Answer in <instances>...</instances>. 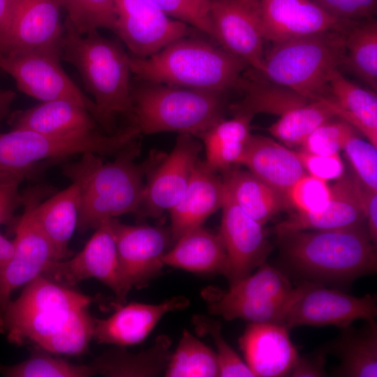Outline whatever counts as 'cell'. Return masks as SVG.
Returning <instances> with one entry per match:
<instances>
[{"instance_id": "6da1fadb", "label": "cell", "mask_w": 377, "mask_h": 377, "mask_svg": "<svg viewBox=\"0 0 377 377\" xmlns=\"http://www.w3.org/2000/svg\"><path fill=\"white\" fill-rule=\"evenodd\" d=\"M139 143L134 141L119 151L115 159L104 163L99 155L82 154L64 167V174L80 189L77 230L84 232L103 221L128 213H140L147 177L165 155L154 153L142 163L135 158Z\"/></svg>"}, {"instance_id": "7a4b0ae2", "label": "cell", "mask_w": 377, "mask_h": 377, "mask_svg": "<svg viewBox=\"0 0 377 377\" xmlns=\"http://www.w3.org/2000/svg\"><path fill=\"white\" fill-rule=\"evenodd\" d=\"M61 58L75 66L87 90L94 97L99 124L113 134L115 117L121 114L133 121L129 54L117 42L98 30L79 33L66 19L60 38Z\"/></svg>"}, {"instance_id": "3957f363", "label": "cell", "mask_w": 377, "mask_h": 377, "mask_svg": "<svg viewBox=\"0 0 377 377\" xmlns=\"http://www.w3.org/2000/svg\"><path fill=\"white\" fill-rule=\"evenodd\" d=\"M278 237L286 265L311 282L346 283L376 271V246L365 226L296 231Z\"/></svg>"}, {"instance_id": "277c9868", "label": "cell", "mask_w": 377, "mask_h": 377, "mask_svg": "<svg viewBox=\"0 0 377 377\" xmlns=\"http://www.w3.org/2000/svg\"><path fill=\"white\" fill-rule=\"evenodd\" d=\"M129 64L145 82L221 93L239 88L248 66L223 48L187 36L145 58L129 54Z\"/></svg>"}, {"instance_id": "5b68a950", "label": "cell", "mask_w": 377, "mask_h": 377, "mask_svg": "<svg viewBox=\"0 0 377 377\" xmlns=\"http://www.w3.org/2000/svg\"><path fill=\"white\" fill-rule=\"evenodd\" d=\"M346 36L331 30L273 43L260 74L309 99L325 98L332 73L342 66Z\"/></svg>"}, {"instance_id": "8992f818", "label": "cell", "mask_w": 377, "mask_h": 377, "mask_svg": "<svg viewBox=\"0 0 377 377\" xmlns=\"http://www.w3.org/2000/svg\"><path fill=\"white\" fill-rule=\"evenodd\" d=\"M134 124L140 133L199 135L221 121L222 93L145 82L131 87Z\"/></svg>"}, {"instance_id": "52a82bcc", "label": "cell", "mask_w": 377, "mask_h": 377, "mask_svg": "<svg viewBox=\"0 0 377 377\" xmlns=\"http://www.w3.org/2000/svg\"><path fill=\"white\" fill-rule=\"evenodd\" d=\"M41 274L25 285L20 295L7 305L1 333L9 342H31L40 347L58 332L77 310L97 302Z\"/></svg>"}, {"instance_id": "ba28073f", "label": "cell", "mask_w": 377, "mask_h": 377, "mask_svg": "<svg viewBox=\"0 0 377 377\" xmlns=\"http://www.w3.org/2000/svg\"><path fill=\"white\" fill-rule=\"evenodd\" d=\"M140 134L133 124L113 134L98 131L66 135L40 133L25 129L0 133V168L11 171L35 170L40 161L93 153L117 155Z\"/></svg>"}, {"instance_id": "9c48e42d", "label": "cell", "mask_w": 377, "mask_h": 377, "mask_svg": "<svg viewBox=\"0 0 377 377\" xmlns=\"http://www.w3.org/2000/svg\"><path fill=\"white\" fill-rule=\"evenodd\" d=\"M60 40L24 53L0 55V69L11 75L23 93L42 102L62 100L87 110L99 124V113L61 65Z\"/></svg>"}, {"instance_id": "30bf717a", "label": "cell", "mask_w": 377, "mask_h": 377, "mask_svg": "<svg viewBox=\"0 0 377 377\" xmlns=\"http://www.w3.org/2000/svg\"><path fill=\"white\" fill-rule=\"evenodd\" d=\"M47 188H29L23 195L24 210L15 227L12 257L0 266V332L4 311L11 294L44 273L56 261L51 244L34 216V207L43 199Z\"/></svg>"}, {"instance_id": "8fae6325", "label": "cell", "mask_w": 377, "mask_h": 377, "mask_svg": "<svg viewBox=\"0 0 377 377\" xmlns=\"http://www.w3.org/2000/svg\"><path fill=\"white\" fill-rule=\"evenodd\" d=\"M110 219L103 221L95 228L94 233L80 252L66 261H52L43 275L64 286L94 278L112 290L118 303L124 304L128 293L120 275Z\"/></svg>"}, {"instance_id": "7c38bea8", "label": "cell", "mask_w": 377, "mask_h": 377, "mask_svg": "<svg viewBox=\"0 0 377 377\" xmlns=\"http://www.w3.org/2000/svg\"><path fill=\"white\" fill-rule=\"evenodd\" d=\"M120 275L126 290L142 289L158 277L162 258L171 239L170 230L147 225L132 226L110 219Z\"/></svg>"}, {"instance_id": "4fadbf2b", "label": "cell", "mask_w": 377, "mask_h": 377, "mask_svg": "<svg viewBox=\"0 0 377 377\" xmlns=\"http://www.w3.org/2000/svg\"><path fill=\"white\" fill-rule=\"evenodd\" d=\"M376 313L374 295L357 297L309 281L304 293L286 313L283 325L289 330L304 325H333L341 329L357 320L375 318Z\"/></svg>"}, {"instance_id": "5bb4252c", "label": "cell", "mask_w": 377, "mask_h": 377, "mask_svg": "<svg viewBox=\"0 0 377 377\" xmlns=\"http://www.w3.org/2000/svg\"><path fill=\"white\" fill-rule=\"evenodd\" d=\"M213 38L228 53L260 73L264 41L258 0H209Z\"/></svg>"}, {"instance_id": "9a60e30c", "label": "cell", "mask_w": 377, "mask_h": 377, "mask_svg": "<svg viewBox=\"0 0 377 377\" xmlns=\"http://www.w3.org/2000/svg\"><path fill=\"white\" fill-rule=\"evenodd\" d=\"M114 1V32L135 57H147L189 34L188 24L168 17L149 0Z\"/></svg>"}, {"instance_id": "2e32d148", "label": "cell", "mask_w": 377, "mask_h": 377, "mask_svg": "<svg viewBox=\"0 0 377 377\" xmlns=\"http://www.w3.org/2000/svg\"><path fill=\"white\" fill-rule=\"evenodd\" d=\"M202 148L193 135H179L170 154L147 176L140 214L158 217L179 202L190 182Z\"/></svg>"}, {"instance_id": "e0dca14e", "label": "cell", "mask_w": 377, "mask_h": 377, "mask_svg": "<svg viewBox=\"0 0 377 377\" xmlns=\"http://www.w3.org/2000/svg\"><path fill=\"white\" fill-rule=\"evenodd\" d=\"M221 208L219 235L227 255L224 275L230 285L249 275L265 263L269 244L263 226L247 215L226 188Z\"/></svg>"}, {"instance_id": "ac0fdd59", "label": "cell", "mask_w": 377, "mask_h": 377, "mask_svg": "<svg viewBox=\"0 0 377 377\" xmlns=\"http://www.w3.org/2000/svg\"><path fill=\"white\" fill-rule=\"evenodd\" d=\"M60 0H12L0 38V55H13L60 40Z\"/></svg>"}, {"instance_id": "d6986e66", "label": "cell", "mask_w": 377, "mask_h": 377, "mask_svg": "<svg viewBox=\"0 0 377 377\" xmlns=\"http://www.w3.org/2000/svg\"><path fill=\"white\" fill-rule=\"evenodd\" d=\"M258 6L263 38L272 43L331 30L347 33L356 22L333 17L313 0H258Z\"/></svg>"}, {"instance_id": "ffe728a7", "label": "cell", "mask_w": 377, "mask_h": 377, "mask_svg": "<svg viewBox=\"0 0 377 377\" xmlns=\"http://www.w3.org/2000/svg\"><path fill=\"white\" fill-rule=\"evenodd\" d=\"M189 300L175 296L157 304L113 303L115 311L108 318H94L93 339L98 343L118 347L135 345L144 341L163 316L188 306Z\"/></svg>"}, {"instance_id": "44dd1931", "label": "cell", "mask_w": 377, "mask_h": 377, "mask_svg": "<svg viewBox=\"0 0 377 377\" xmlns=\"http://www.w3.org/2000/svg\"><path fill=\"white\" fill-rule=\"evenodd\" d=\"M331 196L326 206L315 213L295 212L276 224L274 233L302 230H328L364 226L366 222L360 201V181L354 173H344L330 186Z\"/></svg>"}, {"instance_id": "7402d4cb", "label": "cell", "mask_w": 377, "mask_h": 377, "mask_svg": "<svg viewBox=\"0 0 377 377\" xmlns=\"http://www.w3.org/2000/svg\"><path fill=\"white\" fill-rule=\"evenodd\" d=\"M239 343L254 376H289L299 356L289 330L282 325L251 323Z\"/></svg>"}, {"instance_id": "603a6c76", "label": "cell", "mask_w": 377, "mask_h": 377, "mask_svg": "<svg viewBox=\"0 0 377 377\" xmlns=\"http://www.w3.org/2000/svg\"><path fill=\"white\" fill-rule=\"evenodd\" d=\"M225 193L222 178L204 161H198L179 202L169 211L170 237L176 242L221 207Z\"/></svg>"}, {"instance_id": "cb8c5ba5", "label": "cell", "mask_w": 377, "mask_h": 377, "mask_svg": "<svg viewBox=\"0 0 377 377\" xmlns=\"http://www.w3.org/2000/svg\"><path fill=\"white\" fill-rule=\"evenodd\" d=\"M239 164L284 194L306 173L297 151L269 138L251 135Z\"/></svg>"}, {"instance_id": "d4e9b609", "label": "cell", "mask_w": 377, "mask_h": 377, "mask_svg": "<svg viewBox=\"0 0 377 377\" xmlns=\"http://www.w3.org/2000/svg\"><path fill=\"white\" fill-rule=\"evenodd\" d=\"M10 123L13 129L57 135L95 131L98 126L87 110L62 100L45 101L27 110L17 111L12 114Z\"/></svg>"}, {"instance_id": "484cf974", "label": "cell", "mask_w": 377, "mask_h": 377, "mask_svg": "<svg viewBox=\"0 0 377 377\" xmlns=\"http://www.w3.org/2000/svg\"><path fill=\"white\" fill-rule=\"evenodd\" d=\"M163 255L164 265L199 274H225L227 255L219 234L202 226L183 235Z\"/></svg>"}, {"instance_id": "4316f807", "label": "cell", "mask_w": 377, "mask_h": 377, "mask_svg": "<svg viewBox=\"0 0 377 377\" xmlns=\"http://www.w3.org/2000/svg\"><path fill=\"white\" fill-rule=\"evenodd\" d=\"M80 208L78 184H71L34 207V216L51 244L56 260L71 256L70 240L77 228Z\"/></svg>"}, {"instance_id": "83f0119b", "label": "cell", "mask_w": 377, "mask_h": 377, "mask_svg": "<svg viewBox=\"0 0 377 377\" xmlns=\"http://www.w3.org/2000/svg\"><path fill=\"white\" fill-rule=\"evenodd\" d=\"M329 95L325 98L337 117L346 121L377 147L376 92L352 82L335 71L330 80Z\"/></svg>"}, {"instance_id": "f1b7e54d", "label": "cell", "mask_w": 377, "mask_h": 377, "mask_svg": "<svg viewBox=\"0 0 377 377\" xmlns=\"http://www.w3.org/2000/svg\"><path fill=\"white\" fill-rule=\"evenodd\" d=\"M366 322L362 328L351 325L341 328L340 334L323 347L340 360L334 376H377V325L374 318Z\"/></svg>"}, {"instance_id": "f546056e", "label": "cell", "mask_w": 377, "mask_h": 377, "mask_svg": "<svg viewBox=\"0 0 377 377\" xmlns=\"http://www.w3.org/2000/svg\"><path fill=\"white\" fill-rule=\"evenodd\" d=\"M221 178L234 202L262 226L290 206L284 194L249 170L232 167L223 172Z\"/></svg>"}, {"instance_id": "4dcf8cb0", "label": "cell", "mask_w": 377, "mask_h": 377, "mask_svg": "<svg viewBox=\"0 0 377 377\" xmlns=\"http://www.w3.org/2000/svg\"><path fill=\"white\" fill-rule=\"evenodd\" d=\"M171 340L165 334L156 337L147 350L132 353L124 347L110 350L94 360L96 374L108 377H156L164 374L170 362Z\"/></svg>"}, {"instance_id": "1f68e13d", "label": "cell", "mask_w": 377, "mask_h": 377, "mask_svg": "<svg viewBox=\"0 0 377 377\" xmlns=\"http://www.w3.org/2000/svg\"><path fill=\"white\" fill-rule=\"evenodd\" d=\"M253 116L234 114V117L221 119L200 133L205 148V163L216 171L223 172L239 164L246 144L251 135Z\"/></svg>"}, {"instance_id": "d6a6232c", "label": "cell", "mask_w": 377, "mask_h": 377, "mask_svg": "<svg viewBox=\"0 0 377 377\" xmlns=\"http://www.w3.org/2000/svg\"><path fill=\"white\" fill-rule=\"evenodd\" d=\"M309 281L279 297L248 302H228L204 298L211 314L220 316L226 320L244 319L251 323L282 325L286 313L305 290Z\"/></svg>"}, {"instance_id": "836d02e7", "label": "cell", "mask_w": 377, "mask_h": 377, "mask_svg": "<svg viewBox=\"0 0 377 377\" xmlns=\"http://www.w3.org/2000/svg\"><path fill=\"white\" fill-rule=\"evenodd\" d=\"M342 66L377 89V22L374 17L356 22L346 33Z\"/></svg>"}, {"instance_id": "e575fe53", "label": "cell", "mask_w": 377, "mask_h": 377, "mask_svg": "<svg viewBox=\"0 0 377 377\" xmlns=\"http://www.w3.org/2000/svg\"><path fill=\"white\" fill-rule=\"evenodd\" d=\"M293 289L287 276L279 269L264 263L254 274L230 285L227 290L209 286L202 297L228 302H248L282 296Z\"/></svg>"}, {"instance_id": "d590c367", "label": "cell", "mask_w": 377, "mask_h": 377, "mask_svg": "<svg viewBox=\"0 0 377 377\" xmlns=\"http://www.w3.org/2000/svg\"><path fill=\"white\" fill-rule=\"evenodd\" d=\"M240 89L245 91L242 101L231 108L234 114L244 113L254 117L258 113L281 116L288 111L311 101L285 87L261 77H243Z\"/></svg>"}, {"instance_id": "8d00e7d4", "label": "cell", "mask_w": 377, "mask_h": 377, "mask_svg": "<svg viewBox=\"0 0 377 377\" xmlns=\"http://www.w3.org/2000/svg\"><path fill=\"white\" fill-rule=\"evenodd\" d=\"M336 117L326 98L311 100L280 116L268 131L288 147L300 146L315 128Z\"/></svg>"}, {"instance_id": "74e56055", "label": "cell", "mask_w": 377, "mask_h": 377, "mask_svg": "<svg viewBox=\"0 0 377 377\" xmlns=\"http://www.w3.org/2000/svg\"><path fill=\"white\" fill-rule=\"evenodd\" d=\"M164 376L167 377L219 376L216 353L190 332L184 330L176 350L172 353Z\"/></svg>"}, {"instance_id": "f35d334b", "label": "cell", "mask_w": 377, "mask_h": 377, "mask_svg": "<svg viewBox=\"0 0 377 377\" xmlns=\"http://www.w3.org/2000/svg\"><path fill=\"white\" fill-rule=\"evenodd\" d=\"M95 374L91 364H74L45 353L13 365L0 363V376L4 377H89Z\"/></svg>"}, {"instance_id": "ab89813d", "label": "cell", "mask_w": 377, "mask_h": 377, "mask_svg": "<svg viewBox=\"0 0 377 377\" xmlns=\"http://www.w3.org/2000/svg\"><path fill=\"white\" fill-rule=\"evenodd\" d=\"M94 318L88 307L75 311L65 325L40 347L50 353L80 355L85 352L93 338Z\"/></svg>"}, {"instance_id": "60d3db41", "label": "cell", "mask_w": 377, "mask_h": 377, "mask_svg": "<svg viewBox=\"0 0 377 377\" xmlns=\"http://www.w3.org/2000/svg\"><path fill=\"white\" fill-rule=\"evenodd\" d=\"M66 19L81 34L100 28L114 31L117 13L114 0H60Z\"/></svg>"}, {"instance_id": "b9f144b4", "label": "cell", "mask_w": 377, "mask_h": 377, "mask_svg": "<svg viewBox=\"0 0 377 377\" xmlns=\"http://www.w3.org/2000/svg\"><path fill=\"white\" fill-rule=\"evenodd\" d=\"M192 323L198 334L209 335L212 339L216 348L215 353L219 368V376L254 377L246 362L240 358L223 337L221 324L219 321L207 316L195 315L192 318Z\"/></svg>"}, {"instance_id": "7bdbcfd3", "label": "cell", "mask_w": 377, "mask_h": 377, "mask_svg": "<svg viewBox=\"0 0 377 377\" xmlns=\"http://www.w3.org/2000/svg\"><path fill=\"white\" fill-rule=\"evenodd\" d=\"M355 129L339 117H333L315 128L300 145L302 151L332 155L339 154Z\"/></svg>"}, {"instance_id": "ee69618b", "label": "cell", "mask_w": 377, "mask_h": 377, "mask_svg": "<svg viewBox=\"0 0 377 377\" xmlns=\"http://www.w3.org/2000/svg\"><path fill=\"white\" fill-rule=\"evenodd\" d=\"M355 177L365 186L377 191V147L357 136L355 130L343 147Z\"/></svg>"}, {"instance_id": "f6af8a7d", "label": "cell", "mask_w": 377, "mask_h": 377, "mask_svg": "<svg viewBox=\"0 0 377 377\" xmlns=\"http://www.w3.org/2000/svg\"><path fill=\"white\" fill-rule=\"evenodd\" d=\"M331 196L330 186L323 181L306 174L288 191L286 197L290 206L300 213L310 214L322 210Z\"/></svg>"}, {"instance_id": "bcb514c9", "label": "cell", "mask_w": 377, "mask_h": 377, "mask_svg": "<svg viewBox=\"0 0 377 377\" xmlns=\"http://www.w3.org/2000/svg\"><path fill=\"white\" fill-rule=\"evenodd\" d=\"M168 17L191 25L213 38L209 0H149Z\"/></svg>"}, {"instance_id": "7dc6e473", "label": "cell", "mask_w": 377, "mask_h": 377, "mask_svg": "<svg viewBox=\"0 0 377 377\" xmlns=\"http://www.w3.org/2000/svg\"><path fill=\"white\" fill-rule=\"evenodd\" d=\"M333 17L357 22L374 17L377 0H313Z\"/></svg>"}, {"instance_id": "c3c4849f", "label": "cell", "mask_w": 377, "mask_h": 377, "mask_svg": "<svg viewBox=\"0 0 377 377\" xmlns=\"http://www.w3.org/2000/svg\"><path fill=\"white\" fill-rule=\"evenodd\" d=\"M307 174L325 182L337 180L345 173L344 164L339 154H315L304 151H297Z\"/></svg>"}, {"instance_id": "681fc988", "label": "cell", "mask_w": 377, "mask_h": 377, "mask_svg": "<svg viewBox=\"0 0 377 377\" xmlns=\"http://www.w3.org/2000/svg\"><path fill=\"white\" fill-rule=\"evenodd\" d=\"M22 181L15 179L0 184V225L10 223L16 209L22 205L23 195L18 188Z\"/></svg>"}, {"instance_id": "f907efd6", "label": "cell", "mask_w": 377, "mask_h": 377, "mask_svg": "<svg viewBox=\"0 0 377 377\" xmlns=\"http://www.w3.org/2000/svg\"><path fill=\"white\" fill-rule=\"evenodd\" d=\"M326 353L323 349L306 357L298 356L289 376L321 377L326 376Z\"/></svg>"}, {"instance_id": "816d5d0a", "label": "cell", "mask_w": 377, "mask_h": 377, "mask_svg": "<svg viewBox=\"0 0 377 377\" xmlns=\"http://www.w3.org/2000/svg\"><path fill=\"white\" fill-rule=\"evenodd\" d=\"M360 196L365 221L367 225V232L373 244L376 246L377 191L365 186L360 181Z\"/></svg>"}, {"instance_id": "f5cc1de1", "label": "cell", "mask_w": 377, "mask_h": 377, "mask_svg": "<svg viewBox=\"0 0 377 377\" xmlns=\"http://www.w3.org/2000/svg\"><path fill=\"white\" fill-rule=\"evenodd\" d=\"M15 96L12 90H0V121L7 115Z\"/></svg>"}, {"instance_id": "db71d44e", "label": "cell", "mask_w": 377, "mask_h": 377, "mask_svg": "<svg viewBox=\"0 0 377 377\" xmlns=\"http://www.w3.org/2000/svg\"><path fill=\"white\" fill-rule=\"evenodd\" d=\"M35 172L37 170L15 172L0 168V184L15 179L24 180L27 177H31Z\"/></svg>"}, {"instance_id": "11a10c76", "label": "cell", "mask_w": 377, "mask_h": 377, "mask_svg": "<svg viewBox=\"0 0 377 377\" xmlns=\"http://www.w3.org/2000/svg\"><path fill=\"white\" fill-rule=\"evenodd\" d=\"M13 241H9L0 234V266L6 263L14 252Z\"/></svg>"}, {"instance_id": "9f6ffc18", "label": "cell", "mask_w": 377, "mask_h": 377, "mask_svg": "<svg viewBox=\"0 0 377 377\" xmlns=\"http://www.w3.org/2000/svg\"><path fill=\"white\" fill-rule=\"evenodd\" d=\"M11 1L12 0H0V38L8 20Z\"/></svg>"}]
</instances>
